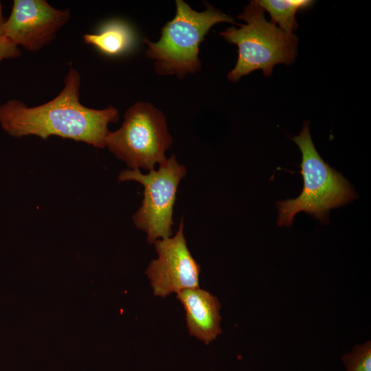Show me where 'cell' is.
Instances as JSON below:
<instances>
[{
    "instance_id": "1",
    "label": "cell",
    "mask_w": 371,
    "mask_h": 371,
    "mask_svg": "<svg viewBox=\"0 0 371 371\" xmlns=\"http://www.w3.org/2000/svg\"><path fill=\"white\" fill-rule=\"evenodd\" d=\"M64 87L53 100L29 107L16 100L0 105V124L10 135L21 137L51 135L83 142L98 148L106 146L108 125L117 122L119 113L113 106L93 109L80 101V75L70 67Z\"/></svg>"
},
{
    "instance_id": "2",
    "label": "cell",
    "mask_w": 371,
    "mask_h": 371,
    "mask_svg": "<svg viewBox=\"0 0 371 371\" xmlns=\"http://www.w3.org/2000/svg\"><path fill=\"white\" fill-rule=\"evenodd\" d=\"M176 14L161 30L158 41L143 39L146 55L154 60L159 75H176L183 78L201 69L199 46L210 28L221 22L236 23L229 16L207 3L203 12L193 10L182 0H176Z\"/></svg>"
},
{
    "instance_id": "3",
    "label": "cell",
    "mask_w": 371,
    "mask_h": 371,
    "mask_svg": "<svg viewBox=\"0 0 371 371\" xmlns=\"http://www.w3.org/2000/svg\"><path fill=\"white\" fill-rule=\"evenodd\" d=\"M291 139L302 153L300 173L304 187L297 198L276 203L278 225L291 227L295 215L300 212L327 224L329 211L352 201L355 192L342 175L330 168L319 155L311 137L308 121L304 122L299 135Z\"/></svg>"
},
{
    "instance_id": "4",
    "label": "cell",
    "mask_w": 371,
    "mask_h": 371,
    "mask_svg": "<svg viewBox=\"0 0 371 371\" xmlns=\"http://www.w3.org/2000/svg\"><path fill=\"white\" fill-rule=\"evenodd\" d=\"M238 18L247 23L240 25L239 28L229 27L220 33L238 49L236 66L227 76L229 80L236 82L257 69H261L268 76L276 65L293 63L297 55V36L284 32L267 21L265 10L258 1L246 5Z\"/></svg>"
},
{
    "instance_id": "5",
    "label": "cell",
    "mask_w": 371,
    "mask_h": 371,
    "mask_svg": "<svg viewBox=\"0 0 371 371\" xmlns=\"http://www.w3.org/2000/svg\"><path fill=\"white\" fill-rule=\"evenodd\" d=\"M172 138L164 114L150 102H137L124 114L121 127L109 131L106 146L132 170L155 169L164 161Z\"/></svg>"
},
{
    "instance_id": "6",
    "label": "cell",
    "mask_w": 371,
    "mask_h": 371,
    "mask_svg": "<svg viewBox=\"0 0 371 371\" xmlns=\"http://www.w3.org/2000/svg\"><path fill=\"white\" fill-rule=\"evenodd\" d=\"M158 170L143 174L139 169L121 172L120 181H135L144 188L141 207L133 216L135 226L147 234V242L172 235V214L177 188L185 177L186 168L179 164L175 155L159 164Z\"/></svg>"
},
{
    "instance_id": "7",
    "label": "cell",
    "mask_w": 371,
    "mask_h": 371,
    "mask_svg": "<svg viewBox=\"0 0 371 371\" xmlns=\"http://www.w3.org/2000/svg\"><path fill=\"white\" fill-rule=\"evenodd\" d=\"M154 244L158 258L150 262L146 275L155 295L165 297L199 287L201 267L188 248L183 219L175 236L158 239Z\"/></svg>"
},
{
    "instance_id": "8",
    "label": "cell",
    "mask_w": 371,
    "mask_h": 371,
    "mask_svg": "<svg viewBox=\"0 0 371 371\" xmlns=\"http://www.w3.org/2000/svg\"><path fill=\"white\" fill-rule=\"evenodd\" d=\"M70 16L69 9H56L45 0H14L3 24V36L16 46L36 52L55 38Z\"/></svg>"
},
{
    "instance_id": "9",
    "label": "cell",
    "mask_w": 371,
    "mask_h": 371,
    "mask_svg": "<svg viewBox=\"0 0 371 371\" xmlns=\"http://www.w3.org/2000/svg\"><path fill=\"white\" fill-rule=\"evenodd\" d=\"M177 297L185 310L191 336L207 345L221 333V306L216 296L197 287L178 292Z\"/></svg>"
},
{
    "instance_id": "10",
    "label": "cell",
    "mask_w": 371,
    "mask_h": 371,
    "mask_svg": "<svg viewBox=\"0 0 371 371\" xmlns=\"http://www.w3.org/2000/svg\"><path fill=\"white\" fill-rule=\"evenodd\" d=\"M83 38L86 43L111 56L130 52L136 42L135 34L130 25L117 20L104 24L97 34H84Z\"/></svg>"
},
{
    "instance_id": "11",
    "label": "cell",
    "mask_w": 371,
    "mask_h": 371,
    "mask_svg": "<svg viewBox=\"0 0 371 371\" xmlns=\"http://www.w3.org/2000/svg\"><path fill=\"white\" fill-rule=\"evenodd\" d=\"M260 6L271 16V23L287 34H293L298 27L295 19L297 11L306 10L314 3L311 0H261Z\"/></svg>"
},
{
    "instance_id": "12",
    "label": "cell",
    "mask_w": 371,
    "mask_h": 371,
    "mask_svg": "<svg viewBox=\"0 0 371 371\" xmlns=\"http://www.w3.org/2000/svg\"><path fill=\"white\" fill-rule=\"evenodd\" d=\"M341 361L346 371H371V341L355 345Z\"/></svg>"
},
{
    "instance_id": "13",
    "label": "cell",
    "mask_w": 371,
    "mask_h": 371,
    "mask_svg": "<svg viewBox=\"0 0 371 371\" xmlns=\"http://www.w3.org/2000/svg\"><path fill=\"white\" fill-rule=\"evenodd\" d=\"M21 54V50L18 46L5 36L0 38V61L4 59L16 58Z\"/></svg>"
},
{
    "instance_id": "14",
    "label": "cell",
    "mask_w": 371,
    "mask_h": 371,
    "mask_svg": "<svg viewBox=\"0 0 371 371\" xmlns=\"http://www.w3.org/2000/svg\"><path fill=\"white\" fill-rule=\"evenodd\" d=\"M5 19H4L2 13V7L0 2V38L3 36V27Z\"/></svg>"
}]
</instances>
